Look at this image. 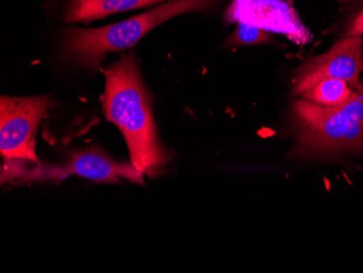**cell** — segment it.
Wrapping results in <instances>:
<instances>
[{
  "label": "cell",
  "mask_w": 363,
  "mask_h": 273,
  "mask_svg": "<svg viewBox=\"0 0 363 273\" xmlns=\"http://www.w3.org/2000/svg\"><path fill=\"white\" fill-rule=\"evenodd\" d=\"M105 93L101 97L106 119L124 136L130 162L150 178L163 172L171 156L157 133L152 99L143 82L134 52L105 70Z\"/></svg>",
  "instance_id": "6da1fadb"
},
{
  "label": "cell",
  "mask_w": 363,
  "mask_h": 273,
  "mask_svg": "<svg viewBox=\"0 0 363 273\" xmlns=\"http://www.w3.org/2000/svg\"><path fill=\"white\" fill-rule=\"evenodd\" d=\"M216 1L171 0L119 23L98 28H68L65 30L63 54L77 66L96 70L110 52L133 47L150 30L179 14L208 11Z\"/></svg>",
  "instance_id": "7a4b0ae2"
},
{
  "label": "cell",
  "mask_w": 363,
  "mask_h": 273,
  "mask_svg": "<svg viewBox=\"0 0 363 273\" xmlns=\"http://www.w3.org/2000/svg\"><path fill=\"white\" fill-rule=\"evenodd\" d=\"M293 121L297 156L363 150V82L346 103L335 107L297 99L293 105Z\"/></svg>",
  "instance_id": "3957f363"
},
{
  "label": "cell",
  "mask_w": 363,
  "mask_h": 273,
  "mask_svg": "<svg viewBox=\"0 0 363 273\" xmlns=\"http://www.w3.org/2000/svg\"><path fill=\"white\" fill-rule=\"evenodd\" d=\"M30 166V162L20 165L16 172V182L32 181H61L69 175H77L98 183H119L126 179L136 184L145 185L144 173L133 166L132 162H118L97 147L77 150L70 158L58 167H44L36 162Z\"/></svg>",
  "instance_id": "277c9868"
},
{
  "label": "cell",
  "mask_w": 363,
  "mask_h": 273,
  "mask_svg": "<svg viewBox=\"0 0 363 273\" xmlns=\"http://www.w3.org/2000/svg\"><path fill=\"white\" fill-rule=\"evenodd\" d=\"M49 104L48 96H1L0 152L4 158L40 162L35 154L36 134Z\"/></svg>",
  "instance_id": "5b68a950"
},
{
  "label": "cell",
  "mask_w": 363,
  "mask_h": 273,
  "mask_svg": "<svg viewBox=\"0 0 363 273\" xmlns=\"http://www.w3.org/2000/svg\"><path fill=\"white\" fill-rule=\"evenodd\" d=\"M362 72L363 38H345L328 52L303 61L294 75L291 89L296 97H301L326 79H344L356 89L360 85Z\"/></svg>",
  "instance_id": "8992f818"
},
{
  "label": "cell",
  "mask_w": 363,
  "mask_h": 273,
  "mask_svg": "<svg viewBox=\"0 0 363 273\" xmlns=\"http://www.w3.org/2000/svg\"><path fill=\"white\" fill-rule=\"evenodd\" d=\"M256 10H247L238 12L235 19L240 22L252 24L264 30H277L285 34L289 40L296 44L305 45L309 42L311 35L309 30L299 21L298 17L293 9H289L285 4L279 0H258Z\"/></svg>",
  "instance_id": "52a82bcc"
},
{
  "label": "cell",
  "mask_w": 363,
  "mask_h": 273,
  "mask_svg": "<svg viewBox=\"0 0 363 273\" xmlns=\"http://www.w3.org/2000/svg\"><path fill=\"white\" fill-rule=\"evenodd\" d=\"M171 0H65L63 21L89 23L110 14L161 5Z\"/></svg>",
  "instance_id": "ba28073f"
},
{
  "label": "cell",
  "mask_w": 363,
  "mask_h": 273,
  "mask_svg": "<svg viewBox=\"0 0 363 273\" xmlns=\"http://www.w3.org/2000/svg\"><path fill=\"white\" fill-rule=\"evenodd\" d=\"M354 91V87L344 79H326L312 87L299 99L323 107H335L346 103Z\"/></svg>",
  "instance_id": "9c48e42d"
},
{
  "label": "cell",
  "mask_w": 363,
  "mask_h": 273,
  "mask_svg": "<svg viewBox=\"0 0 363 273\" xmlns=\"http://www.w3.org/2000/svg\"><path fill=\"white\" fill-rule=\"evenodd\" d=\"M274 42L272 34L264 28L240 22L233 33L224 43L225 47L258 46Z\"/></svg>",
  "instance_id": "30bf717a"
},
{
  "label": "cell",
  "mask_w": 363,
  "mask_h": 273,
  "mask_svg": "<svg viewBox=\"0 0 363 273\" xmlns=\"http://www.w3.org/2000/svg\"><path fill=\"white\" fill-rule=\"evenodd\" d=\"M363 35V9L360 13L352 20L350 23V28H348L347 32H346V38H354V36H362Z\"/></svg>",
  "instance_id": "8fae6325"
}]
</instances>
